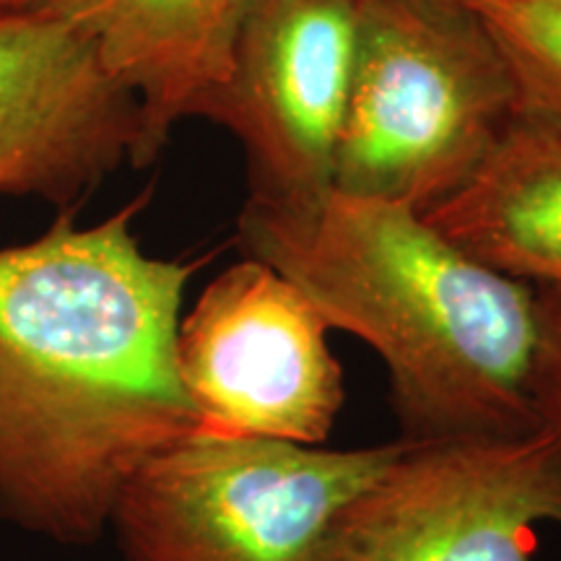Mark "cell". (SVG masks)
Masks as SVG:
<instances>
[{"instance_id":"obj_7","label":"cell","mask_w":561,"mask_h":561,"mask_svg":"<svg viewBox=\"0 0 561 561\" xmlns=\"http://www.w3.org/2000/svg\"><path fill=\"white\" fill-rule=\"evenodd\" d=\"M356 55V0H255L208 110L242 144L250 198L294 203L333 187Z\"/></svg>"},{"instance_id":"obj_14","label":"cell","mask_w":561,"mask_h":561,"mask_svg":"<svg viewBox=\"0 0 561 561\" xmlns=\"http://www.w3.org/2000/svg\"><path fill=\"white\" fill-rule=\"evenodd\" d=\"M437 3H458V5H473L476 0H437Z\"/></svg>"},{"instance_id":"obj_3","label":"cell","mask_w":561,"mask_h":561,"mask_svg":"<svg viewBox=\"0 0 561 561\" xmlns=\"http://www.w3.org/2000/svg\"><path fill=\"white\" fill-rule=\"evenodd\" d=\"M515 117L507 66L471 5L356 0L335 191L424 214L479 170Z\"/></svg>"},{"instance_id":"obj_11","label":"cell","mask_w":561,"mask_h":561,"mask_svg":"<svg viewBox=\"0 0 561 561\" xmlns=\"http://www.w3.org/2000/svg\"><path fill=\"white\" fill-rule=\"evenodd\" d=\"M507 66L517 117L561 128V0H476Z\"/></svg>"},{"instance_id":"obj_12","label":"cell","mask_w":561,"mask_h":561,"mask_svg":"<svg viewBox=\"0 0 561 561\" xmlns=\"http://www.w3.org/2000/svg\"><path fill=\"white\" fill-rule=\"evenodd\" d=\"M541 291V348H538L533 398L538 430L561 447V289Z\"/></svg>"},{"instance_id":"obj_4","label":"cell","mask_w":561,"mask_h":561,"mask_svg":"<svg viewBox=\"0 0 561 561\" xmlns=\"http://www.w3.org/2000/svg\"><path fill=\"white\" fill-rule=\"evenodd\" d=\"M409 445L201 434L146 462L110 517L123 561H320L343 507Z\"/></svg>"},{"instance_id":"obj_5","label":"cell","mask_w":561,"mask_h":561,"mask_svg":"<svg viewBox=\"0 0 561 561\" xmlns=\"http://www.w3.org/2000/svg\"><path fill=\"white\" fill-rule=\"evenodd\" d=\"M561 528V447L523 437L413 442L351 500L320 561H533Z\"/></svg>"},{"instance_id":"obj_2","label":"cell","mask_w":561,"mask_h":561,"mask_svg":"<svg viewBox=\"0 0 561 561\" xmlns=\"http://www.w3.org/2000/svg\"><path fill=\"white\" fill-rule=\"evenodd\" d=\"M240 242L331 331L380 356L403 439L538 432L541 291L476 261L421 210L335 187L294 203L248 198Z\"/></svg>"},{"instance_id":"obj_13","label":"cell","mask_w":561,"mask_h":561,"mask_svg":"<svg viewBox=\"0 0 561 561\" xmlns=\"http://www.w3.org/2000/svg\"><path fill=\"white\" fill-rule=\"evenodd\" d=\"M55 0H0V13H19V11H34L47 9Z\"/></svg>"},{"instance_id":"obj_9","label":"cell","mask_w":561,"mask_h":561,"mask_svg":"<svg viewBox=\"0 0 561 561\" xmlns=\"http://www.w3.org/2000/svg\"><path fill=\"white\" fill-rule=\"evenodd\" d=\"M255 0H55L140 107L136 164L157 159L185 117H206L229 79Z\"/></svg>"},{"instance_id":"obj_1","label":"cell","mask_w":561,"mask_h":561,"mask_svg":"<svg viewBox=\"0 0 561 561\" xmlns=\"http://www.w3.org/2000/svg\"><path fill=\"white\" fill-rule=\"evenodd\" d=\"M144 201L0 248V520L58 546L100 541L133 476L198 432L178 369L198 263L144 252Z\"/></svg>"},{"instance_id":"obj_8","label":"cell","mask_w":561,"mask_h":561,"mask_svg":"<svg viewBox=\"0 0 561 561\" xmlns=\"http://www.w3.org/2000/svg\"><path fill=\"white\" fill-rule=\"evenodd\" d=\"M140 151L136 96L55 9L0 13V195L66 208Z\"/></svg>"},{"instance_id":"obj_10","label":"cell","mask_w":561,"mask_h":561,"mask_svg":"<svg viewBox=\"0 0 561 561\" xmlns=\"http://www.w3.org/2000/svg\"><path fill=\"white\" fill-rule=\"evenodd\" d=\"M424 216L489 268L561 289V128L515 117L479 170Z\"/></svg>"},{"instance_id":"obj_6","label":"cell","mask_w":561,"mask_h":561,"mask_svg":"<svg viewBox=\"0 0 561 561\" xmlns=\"http://www.w3.org/2000/svg\"><path fill=\"white\" fill-rule=\"evenodd\" d=\"M325 318L289 278L244 255L178 328V369L201 434L322 445L346 401Z\"/></svg>"}]
</instances>
